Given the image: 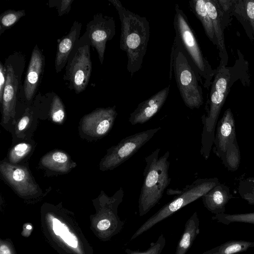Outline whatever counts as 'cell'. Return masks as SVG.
I'll return each instance as SVG.
<instances>
[{"label": "cell", "mask_w": 254, "mask_h": 254, "mask_svg": "<svg viewBox=\"0 0 254 254\" xmlns=\"http://www.w3.org/2000/svg\"><path fill=\"white\" fill-rule=\"evenodd\" d=\"M117 10L121 23L120 48L127 56V69L131 76L141 67L150 37L149 23L125 7L119 0H108Z\"/></svg>", "instance_id": "cell-1"}, {"label": "cell", "mask_w": 254, "mask_h": 254, "mask_svg": "<svg viewBox=\"0 0 254 254\" xmlns=\"http://www.w3.org/2000/svg\"><path fill=\"white\" fill-rule=\"evenodd\" d=\"M117 115L116 106L97 109L84 116L82 123V130L91 136H103L112 128Z\"/></svg>", "instance_id": "cell-9"}, {"label": "cell", "mask_w": 254, "mask_h": 254, "mask_svg": "<svg viewBox=\"0 0 254 254\" xmlns=\"http://www.w3.org/2000/svg\"><path fill=\"white\" fill-rule=\"evenodd\" d=\"M165 245L166 239L163 234H161L155 242L151 243L147 250L141 252L127 248L125 249V252L127 254H161Z\"/></svg>", "instance_id": "cell-28"}, {"label": "cell", "mask_w": 254, "mask_h": 254, "mask_svg": "<svg viewBox=\"0 0 254 254\" xmlns=\"http://www.w3.org/2000/svg\"><path fill=\"white\" fill-rule=\"evenodd\" d=\"M219 183L216 177L197 179L181 190L167 192V194H176L177 195L145 221L132 235L130 240L135 239L159 222L201 197Z\"/></svg>", "instance_id": "cell-4"}, {"label": "cell", "mask_w": 254, "mask_h": 254, "mask_svg": "<svg viewBox=\"0 0 254 254\" xmlns=\"http://www.w3.org/2000/svg\"><path fill=\"white\" fill-rule=\"evenodd\" d=\"M29 228V229H30V228H31V227H30H30H27V228Z\"/></svg>", "instance_id": "cell-35"}, {"label": "cell", "mask_w": 254, "mask_h": 254, "mask_svg": "<svg viewBox=\"0 0 254 254\" xmlns=\"http://www.w3.org/2000/svg\"><path fill=\"white\" fill-rule=\"evenodd\" d=\"M254 247V242L231 240L226 242L201 254H237Z\"/></svg>", "instance_id": "cell-21"}, {"label": "cell", "mask_w": 254, "mask_h": 254, "mask_svg": "<svg viewBox=\"0 0 254 254\" xmlns=\"http://www.w3.org/2000/svg\"><path fill=\"white\" fill-rule=\"evenodd\" d=\"M233 198L229 188L220 183L201 197L204 207L215 215L224 213L226 204Z\"/></svg>", "instance_id": "cell-16"}, {"label": "cell", "mask_w": 254, "mask_h": 254, "mask_svg": "<svg viewBox=\"0 0 254 254\" xmlns=\"http://www.w3.org/2000/svg\"><path fill=\"white\" fill-rule=\"evenodd\" d=\"M6 82L3 91L2 111L3 123H7L15 114L16 93L18 86V76L12 63L5 64Z\"/></svg>", "instance_id": "cell-14"}, {"label": "cell", "mask_w": 254, "mask_h": 254, "mask_svg": "<svg viewBox=\"0 0 254 254\" xmlns=\"http://www.w3.org/2000/svg\"><path fill=\"white\" fill-rule=\"evenodd\" d=\"M81 24L75 21L68 33L58 43L55 58V69L60 72L66 63L80 33Z\"/></svg>", "instance_id": "cell-17"}, {"label": "cell", "mask_w": 254, "mask_h": 254, "mask_svg": "<svg viewBox=\"0 0 254 254\" xmlns=\"http://www.w3.org/2000/svg\"><path fill=\"white\" fill-rule=\"evenodd\" d=\"M161 129V127L150 128L123 138L108 150L107 154L102 160L101 169L103 171L112 170L124 163Z\"/></svg>", "instance_id": "cell-6"}, {"label": "cell", "mask_w": 254, "mask_h": 254, "mask_svg": "<svg viewBox=\"0 0 254 254\" xmlns=\"http://www.w3.org/2000/svg\"><path fill=\"white\" fill-rule=\"evenodd\" d=\"M25 15L24 10H8L3 12L0 16V35L12 26Z\"/></svg>", "instance_id": "cell-26"}, {"label": "cell", "mask_w": 254, "mask_h": 254, "mask_svg": "<svg viewBox=\"0 0 254 254\" xmlns=\"http://www.w3.org/2000/svg\"><path fill=\"white\" fill-rule=\"evenodd\" d=\"M53 230L55 234L61 238L69 246L76 248L78 245L76 237L70 233L67 226L57 218L53 219Z\"/></svg>", "instance_id": "cell-25"}, {"label": "cell", "mask_w": 254, "mask_h": 254, "mask_svg": "<svg viewBox=\"0 0 254 254\" xmlns=\"http://www.w3.org/2000/svg\"><path fill=\"white\" fill-rule=\"evenodd\" d=\"M220 159L223 164L231 171H236L240 165L241 155L237 140L229 146Z\"/></svg>", "instance_id": "cell-23"}, {"label": "cell", "mask_w": 254, "mask_h": 254, "mask_svg": "<svg viewBox=\"0 0 254 254\" xmlns=\"http://www.w3.org/2000/svg\"><path fill=\"white\" fill-rule=\"evenodd\" d=\"M189 3L191 10L201 22L206 36L217 46L213 24L206 10L205 0H190Z\"/></svg>", "instance_id": "cell-20"}, {"label": "cell", "mask_w": 254, "mask_h": 254, "mask_svg": "<svg viewBox=\"0 0 254 254\" xmlns=\"http://www.w3.org/2000/svg\"><path fill=\"white\" fill-rule=\"evenodd\" d=\"M90 43H85L76 49L66 67L67 80L71 89L76 93L83 91L88 84L92 71Z\"/></svg>", "instance_id": "cell-7"}, {"label": "cell", "mask_w": 254, "mask_h": 254, "mask_svg": "<svg viewBox=\"0 0 254 254\" xmlns=\"http://www.w3.org/2000/svg\"><path fill=\"white\" fill-rule=\"evenodd\" d=\"M29 122V118L27 116H23L19 121L17 125L18 131H21L24 130Z\"/></svg>", "instance_id": "cell-33"}, {"label": "cell", "mask_w": 254, "mask_h": 254, "mask_svg": "<svg viewBox=\"0 0 254 254\" xmlns=\"http://www.w3.org/2000/svg\"><path fill=\"white\" fill-rule=\"evenodd\" d=\"M115 33L114 18L102 13L95 15L87 24L86 36L90 44L96 50L101 64L104 61L106 43L112 39Z\"/></svg>", "instance_id": "cell-8"}, {"label": "cell", "mask_w": 254, "mask_h": 254, "mask_svg": "<svg viewBox=\"0 0 254 254\" xmlns=\"http://www.w3.org/2000/svg\"><path fill=\"white\" fill-rule=\"evenodd\" d=\"M175 10L173 25L176 35L178 37L184 50L201 77L203 86L208 89L215 73V69H212L203 55L189 20L178 4H176Z\"/></svg>", "instance_id": "cell-5"}, {"label": "cell", "mask_w": 254, "mask_h": 254, "mask_svg": "<svg viewBox=\"0 0 254 254\" xmlns=\"http://www.w3.org/2000/svg\"><path fill=\"white\" fill-rule=\"evenodd\" d=\"M232 14L243 24L250 38L254 36V0H233Z\"/></svg>", "instance_id": "cell-18"}, {"label": "cell", "mask_w": 254, "mask_h": 254, "mask_svg": "<svg viewBox=\"0 0 254 254\" xmlns=\"http://www.w3.org/2000/svg\"><path fill=\"white\" fill-rule=\"evenodd\" d=\"M0 171L7 182L20 194L28 195L37 191V186L26 169L3 162L0 165Z\"/></svg>", "instance_id": "cell-13"}, {"label": "cell", "mask_w": 254, "mask_h": 254, "mask_svg": "<svg viewBox=\"0 0 254 254\" xmlns=\"http://www.w3.org/2000/svg\"><path fill=\"white\" fill-rule=\"evenodd\" d=\"M6 82V68L1 62L0 63V102L2 104L3 91Z\"/></svg>", "instance_id": "cell-32"}, {"label": "cell", "mask_w": 254, "mask_h": 254, "mask_svg": "<svg viewBox=\"0 0 254 254\" xmlns=\"http://www.w3.org/2000/svg\"><path fill=\"white\" fill-rule=\"evenodd\" d=\"M44 65V57L36 45L32 52L24 82V92L27 100L32 99L36 91Z\"/></svg>", "instance_id": "cell-15"}, {"label": "cell", "mask_w": 254, "mask_h": 254, "mask_svg": "<svg viewBox=\"0 0 254 254\" xmlns=\"http://www.w3.org/2000/svg\"><path fill=\"white\" fill-rule=\"evenodd\" d=\"M212 219L225 225L239 222L254 224V212L237 214L222 213L215 215Z\"/></svg>", "instance_id": "cell-24"}, {"label": "cell", "mask_w": 254, "mask_h": 254, "mask_svg": "<svg viewBox=\"0 0 254 254\" xmlns=\"http://www.w3.org/2000/svg\"><path fill=\"white\" fill-rule=\"evenodd\" d=\"M173 72L180 95L185 105L190 109H198L203 103L202 90L199 81H203L175 36L171 48L169 79Z\"/></svg>", "instance_id": "cell-2"}, {"label": "cell", "mask_w": 254, "mask_h": 254, "mask_svg": "<svg viewBox=\"0 0 254 254\" xmlns=\"http://www.w3.org/2000/svg\"><path fill=\"white\" fill-rule=\"evenodd\" d=\"M200 233L199 219L194 212L188 219L182 237L177 246L175 254H186Z\"/></svg>", "instance_id": "cell-19"}, {"label": "cell", "mask_w": 254, "mask_h": 254, "mask_svg": "<svg viewBox=\"0 0 254 254\" xmlns=\"http://www.w3.org/2000/svg\"><path fill=\"white\" fill-rule=\"evenodd\" d=\"M158 148L145 156L143 182L138 199L140 216L146 214L162 198L169 186L171 178L169 175L170 152L167 151L159 157Z\"/></svg>", "instance_id": "cell-3"}, {"label": "cell", "mask_w": 254, "mask_h": 254, "mask_svg": "<svg viewBox=\"0 0 254 254\" xmlns=\"http://www.w3.org/2000/svg\"><path fill=\"white\" fill-rule=\"evenodd\" d=\"M205 7L207 13L212 21L217 47L220 58V64L226 66L228 56L227 54L224 36V30L228 24V20L221 10L217 0H205Z\"/></svg>", "instance_id": "cell-12"}, {"label": "cell", "mask_w": 254, "mask_h": 254, "mask_svg": "<svg viewBox=\"0 0 254 254\" xmlns=\"http://www.w3.org/2000/svg\"><path fill=\"white\" fill-rule=\"evenodd\" d=\"M240 196L251 205H254V177L241 180L238 186Z\"/></svg>", "instance_id": "cell-27"}, {"label": "cell", "mask_w": 254, "mask_h": 254, "mask_svg": "<svg viewBox=\"0 0 254 254\" xmlns=\"http://www.w3.org/2000/svg\"><path fill=\"white\" fill-rule=\"evenodd\" d=\"M73 0H50L48 2L50 7L56 6L59 16L68 13L71 9Z\"/></svg>", "instance_id": "cell-31"}, {"label": "cell", "mask_w": 254, "mask_h": 254, "mask_svg": "<svg viewBox=\"0 0 254 254\" xmlns=\"http://www.w3.org/2000/svg\"><path fill=\"white\" fill-rule=\"evenodd\" d=\"M41 163L51 170L61 172H66L75 165L71 164L65 153L60 151L47 154L42 158Z\"/></svg>", "instance_id": "cell-22"}, {"label": "cell", "mask_w": 254, "mask_h": 254, "mask_svg": "<svg viewBox=\"0 0 254 254\" xmlns=\"http://www.w3.org/2000/svg\"><path fill=\"white\" fill-rule=\"evenodd\" d=\"M0 254H11V253L7 246L2 245L0 247Z\"/></svg>", "instance_id": "cell-34"}, {"label": "cell", "mask_w": 254, "mask_h": 254, "mask_svg": "<svg viewBox=\"0 0 254 254\" xmlns=\"http://www.w3.org/2000/svg\"><path fill=\"white\" fill-rule=\"evenodd\" d=\"M31 150L30 144L21 143L13 147L10 151L9 158L10 162L15 163L21 160Z\"/></svg>", "instance_id": "cell-30"}, {"label": "cell", "mask_w": 254, "mask_h": 254, "mask_svg": "<svg viewBox=\"0 0 254 254\" xmlns=\"http://www.w3.org/2000/svg\"><path fill=\"white\" fill-rule=\"evenodd\" d=\"M170 85L139 103L130 113L128 121L131 125L143 124L152 118L161 109L170 92Z\"/></svg>", "instance_id": "cell-11"}, {"label": "cell", "mask_w": 254, "mask_h": 254, "mask_svg": "<svg viewBox=\"0 0 254 254\" xmlns=\"http://www.w3.org/2000/svg\"><path fill=\"white\" fill-rule=\"evenodd\" d=\"M236 140L235 119L231 109L228 108L217 122L212 148L213 153L220 158Z\"/></svg>", "instance_id": "cell-10"}, {"label": "cell", "mask_w": 254, "mask_h": 254, "mask_svg": "<svg viewBox=\"0 0 254 254\" xmlns=\"http://www.w3.org/2000/svg\"><path fill=\"white\" fill-rule=\"evenodd\" d=\"M51 116L53 121L57 123H62L65 117L64 105L60 98L57 95L53 99Z\"/></svg>", "instance_id": "cell-29"}]
</instances>
